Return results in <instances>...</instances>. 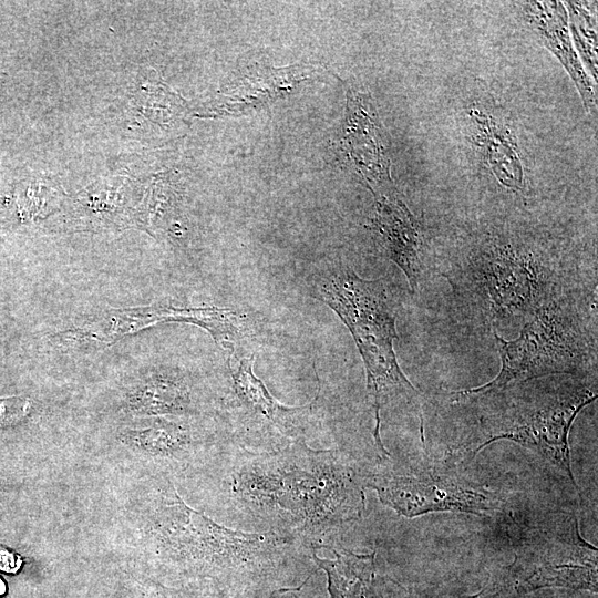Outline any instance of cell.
I'll use <instances>...</instances> for the list:
<instances>
[{
	"instance_id": "cell-1",
	"label": "cell",
	"mask_w": 598,
	"mask_h": 598,
	"mask_svg": "<svg viewBox=\"0 0 598 598\" xmlns=\"http://www.w3.org/2000/svg\"><path fill=\"white\" fill-rule=\"evenodd\" d=\"M209 463L216 493L229 508L310 549L364 512L362 468L337 450H315L305 440L272 451L235 443Z\"/></svg>"
},
{
	"instance_id": "cell-2",
	"label": "cell",
	"mask_w": 598,
	"mask_h": 598,
	"mask_svg": "<svg viewBox=\"0 0 598 598\" xmlns=\"http://www.w3.org/2000/svg\"><path fill=\"white\" fill-rule=\"evenodd\" d=\"M141 507L143 545L166 561L237 581L256 580L301 549L292 535L230 529L188 506L167 475L159 474Z\"/></svg>"
},
{
	"instance_id": "cell-3",
	"label": "cell",
	"mask_w": 598,
	"mask_h": 598,
	"mask_svg": "<svg viewBox=\"0 0 598 598\" xmlns=\"http://www.w3.org/2000/svg\"><path fill=\"white\" fill-rule=\"evenodd\" d=\"M474 398L489 400L478 417V433L450 453L451 458L464 463L493 442L513 441L557 467L580 494L571 471L568 435L578 413L597 399L596 382L534 379Z\"/></svg>"
},
{
	"instance_id": "cell-4",
	"label": "cell",
	"mask_w": 598,
	"mask_h": 598,
	"mask_svg": "<svg viewBox=\"0 0 598 598\" xmlns=\"http://www.w3.org/2000/svg\"><path fill=\"white\" fill-rule=\"evenodd\" d=\"M315 295L332 309L349 329L367 372L373 400L375 445L385 454L380 436V412L391 401L417 402L419 391L401 370L393 343L398 339V303L383 279H364L338 265L315 274ZM388 453V452H386Z\"/></svg>"
},
{
	"instance_id": "cell-5",
	"label": "cell",
	"mask_w": 598,
	"mask_h": 598,
	"mask_svg": "<svg viewBox=\"0 0 598 598\" xmlns=\"http://www.w3.org/2000/svg\"><path fill=\"white\" fill-rule=\"evenodd\" d=\"M448 277L492 321H524L564 296L558 265L540 247L517 237L492 235L467 250Z\"/></svg>"
},
{
	"instance_id": "cell-6",
	"label": "cell",
	"mask_w": 598,
	"mask_h": 598,
	"mask_svg": "<svg viewBox=\"0 0 598 598\" xmlns=\"http://www.w3.org/2000/svg\"><path fill=\"white\" fill-rule=\"evenodd\" d=\"M494 338L502 361L498 374L481 386L451 392L453 399L487 395L550 375H576L596 358L595 336L567 295L530 315L517 338Z\"/></svg>"
},
{
	"instance_id": "cell-7",
	"label": "cell",
	"mask_w": 598,
	"mask_h": 598,
	"mask_svg": "<svg viewBox=\"0 0 598 598\" xmlns=\"http://www.w3.org/2000/svg\"><path fill=\"white\" fill-rule=\"evenodd\" d=\"M513 549V563L467 598H514L545 587L597 591V548L581 537L574 513L518 525Z\"/></svg>"
},
{
	"instance_id": "cell-8",
	"label": "cell",
	"mask_w": 598,
	"mask_h": 598,
	"mask_svg": "<svg viewBox=\"0 0 598 598\" xmlns=\"http://www.w3.org/2000/svg\"><path fill=\"white\" fill-rule=\"evenodd\" d=\"M462 464L447 457L398 458L379 455L371 468H362L364 487L405 517L427 513L492 515L504 509L503 499L485 484L466 475Z\"/></svg>"
},
{
	"instance_id": "cell-9",
	"label": "cell",
	"mask_w": 598,
	"mask_h": 598,
	"mask_svg": "<svg viewBox=\"0 0 598 598\" xmlns=\"http://www.w3.org/2000/svg\"><path fill=\"white\" fill-rule=\"evenodd\" d=\"M256 353L240 346L228 352L230 391L227 406L237 422L235 431L241 440L264 442L272 450L281 442L305 440L313 419L321 384L312 401L301 406H287L277 401L264 382L254 373ZM271 450V451H272Z\"/></svg>"
},
{
	"instance_id": "cell-10",
	"label": "cell",
	"mask_w": 598,
	"mask_h": 598,
	"mask_svg": "<svg viewBox=\"0 0 598 598\" xmlns=\"http://www.w3.org/2000/svg\"><path fill=\"white\" fill-rule=\"evenodd\" d=\"M202 416H152L128 419L117 430V440L128 451L153 462L159 474L171 475L207 464L228 440L202 424Z\"/></svg>"
},
{
	"instance_id": "cell-11",
	"label": "cell",
	"mask_w": 598,
	"mask_h": 598,
	"mask_svg": "<svg viewBox=\"0 0 598 598\" xmlns=\"http://www.w3.org/2000/svg\"><path fill=\"white\" fill-rule=\"evenodd\" d=\"M117 411L127 419L152 416H202L210 413L213 400L184 369L153 365L127 380L116 398Z\"/></svg>"
},
{
	"instance_id": "cell-12",
	"label": "cell",
	"mask_w": 598,
	"mask_h": 598,
	"mask_svg": "<svg viewBox=\"0 0 598 598\" xmlns=\"http://www.w3.org/2000/svg\"><path fill=\"white\" fill-rule=\"evenodd\" d=\"M370 229L381 254L405 275L415 292L423 279V237L421 226L395 190L374 195Z\"/></svg>"
},
{
	"instance_id": "cell-13",
	"label": "cell",
	"mask_w": 598,
	"mask_h": 598,
	"mask_svg": "<svg viewBox=\"0 0 598 598\" xmlns=\"http://www.w3.org/2000/svg\"><path fill=\"white\" fill-rule=\"evenodd\" d=\"M344 145L373 196L395 190L381 123L369 95L348 92Z\"/></svg>"
},
{
	"instance_id": "cell-14",
	"label": "cell",
	"mask_w": 598,
	"mask_h": 598,
	"mask_svg": "<svg viewBox=\"0 0 598 598\" xmlns=\"http://www.w3.org/2000/svg\"><path fill=\"white\" fill-rule=\"evenodd\" d=\"M525 19L546 47L557 56L574 81L587 112L596 115L597 94L573 47L567 12L559 1L522 2Z\"/></svg>"
},
{
	"instance_id": "cell-15",
	"label": "cell",
	"mask_w": 598,
	"mask_h": 598,
	"mask_svg": "<svg viewBox=\"0 0 598 598\" xmlns=\"http://www.w3.org/2000/svg\"><path fill=\"white\" fill-rule=\"evenodd\" d=\"M472 140L482 158L505 187L524 188V166L516 137L505 120L486 105H475L470 112Z\"/></svg>"
},
{
	"instance_id": "cell-16",
	"label": "cell",
	"mask_w": 598,
	"mask_h": 598,
	"mask_svg": "<svg viewBox=\"0 0 598 598\" xmlns=\"http://www.w3.org/2000/svg\"><path fill=\"white\" fill-rule=\"evenodd\" d=\"M334 559H321L311 548V559L328 577L331 598H381L375 579V551L355 554L346 548L334 549Z\"/></svg>"
},
{
	"instance_id": "cell-17",
	"label": "cell",
	"mask_w": 598,
	"mask_h": 598,
	"mask_svg": "<svg viewBox=\"0 0 598 598\" xmlns=\"http://www.w3.org/2000/svg\"><path fill=\"white\" fill-rule=\"evenodd\" d=\"M570 18V28L576 48L597 81V22L592 6L588 2H565Z\"/></svg>"
},
{
	"instance_id": "cell-18",
	"label": "cell",
	"mask_w": 598,
	"mask_h": 598,
	"mask_svg": "<svg viewBox=\"0 0 598 598\" xmlns=\"http://www.w3.org/2000/svg\"><path fill=\"white\" fill-rule=\"evenodd\" d=\"M33 411L34 402L30 396L0 398V430L22 424L32 415Z\"/></svg>"
},
{
	"instance_id": "cell-19",
	"label": "cell",
	"mask_w": 598,
	"mask_h": 598,
	"mask_svg": "<svg viewBox=\"0 0 598 598\" xmlns=\"http://www.w3.org/2000/svg\"><path fill=\"white\" fill-rule=\"evenodd\" d=\"M17 567V558L7 550L0 551V568L6 571H13Z\"/></svg>"
},
{
	"instance_id": "cell-20",
	"label": "cell",
	"mask_w": 598,
	"mask_h": 598,
	"mask_svg": "<svg viewBox=\"0 0 598 598\" xmlns=\"http://www.w3.org/2000/svg\"><path fill=\"white\" fill-rule=\"evenodd\" d=\"M6 591V586L3 580L0 578V596L3 595Z\"/></svg>"
},
{
	"instance_id": "cell-21",
	"label": "cell",
	"mask_w": 598,
	"mask_h": 598,
	"mask_svg": "<svg viewBox=\"0 0 598 598\" xmlns=\"http://www.w3.org/2000/svg\"><path fill=\"white\" fill-rule=\"evenodd\" d=\"M1 486H2V481H1V476H0V488H1Z\"/></svg>"
}]
</instances>
